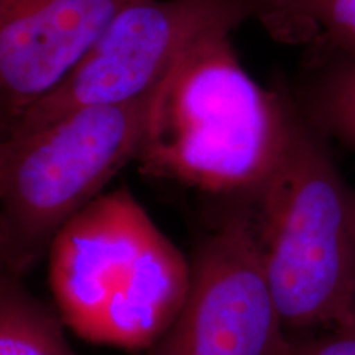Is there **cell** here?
Masks as SVG:
<instances>
[{
	"mask_svg": "<svg viewBox=\"0 0 355 355\" xmlns=\"http://www.w3.org/2000/svg\"><path fill=\"white\" fill-rule=\"evenodd\" d=\"M220 30L194 43L155 89L140 171L209 196L254 198L290 139L295 97L265 87Z\"/></svg>",
	"mask_w": 355,
	"mask_h": 355,
	"instance_id": "6da1fadb",
	"label": "cell"
},
{
	"mask_svg": "<svg viewBox=\"0 0 355 355\" xmlns=\"http://www.w3.org/2000/svg\"><path fill=\"white\" fill-rule=\"evenodd\" d=\"M48 282L64 327L92 344L145 352L186 298L191 260L128 188L102 193L58 230Z\"/></svg>",
	"mask_w": 355,
	"mask_h": 355,
	"instance_id": "7a4b0ae2",
	"label": "cell"
},
{
	"mask_svg": "<svg viewBox=\"0 0 355 355\" xmlns=\"http://www.w3.org/2000/svg\"><path fill=\"white\" fill-rule=\"evenodd\" d=\"M350 191L327 140L296 105L282 159L250 198L261 266L290 336L355 314Z\"/></svg>",
	"mask_w": 355,
	"mask_h": 355,
	"instance_id": "3957f363",
	"label": "cell"
},
{
	"mask_svg": "<svg viewBox=\"0 0 355 355\" xmlns=\"http://www.w3.org/2000/svg\"><path fill=\"white\" fill-rule=\"evenodd\" d=\"M155 89L135 101L87 105L0 135V217L21 275L46 255L71 217L137 162Z\"/></svg>",
	"mask_w": 355,
	"mask_h": 355,
	"instance_id": "277c9868",
	"label": "cell"
},
{
	"mask_svg": "<svg viewBox=\"0 0 355 355\" xmlns=\"http://www.w3.org/2000/svg\"><path fill=\"white\" fill-rule=\"evenodd\" d=\"M188 293L144 355H290L291 339L266 282L250 199L224 201L194 248Z\"/></svg>",
	"mask_w": 355,
	"mask_h": 355,
	"instance_id": "5b68a950",
	"label": "cell"
},
{
	"mask_svg": "<svg viewBox=\"0 0 355 355\" xmlns=\"http://www.w3.org/2000/svg\"><path fill=\"white\" fill-rule=\"evenodd\" d=\"M261 0H139L122 8L83 60L10 127H32L87 105L152 92L206 35L255 20ZM7 128V130H8ZM6 130V132H7Z\"/></svg>",
	"mask_w": 355,
	"mask_h": 355,
	"instance_id": "8992f818",
	"label": "cell"
},
{
	"mask_svg": "<svg viewBox=\"0 0 355 355\" xmlns=\"http://www.w3.org/2000/svg\"><path fill=\"white\" fill-rule=\"evenodd\" d=\"M139 0H0V135L76 68Z\"/></svg>",
	"mask_w": 355,
	"mask_h": 355,
	"instance_id": "52a82bcc",
	"label": "cell"
},
{
	"mask_svg": "<svg viewBox=\"0 0 355 355\" xmlns=\"http://www.w3.org/2000/svg\"><path fill=\"white\" fill-rule=\"evenodd\" d=\"M255 20L301 48L306 69L355 61V0H261Z\"/></svg>",
	"mask_w": 355,
	"mask_h": 355,
	"instance_id": "ba28073f",
	"label": "cell"
},
{
	"mask_svg": "<svg viewBox=\"0 0 355 355\" xmlns=\"http://www.w3.org/2000/svg\"><path fill=\"white\" fill-rule=\"evenodd\" d=\"M0 355H78L56 311L35 298L20 275L0 278Z\"/></svg>",
	"mask_w": 355,
	"mask_h": 355,
	"instance_id": "9c48e42d",
	"label": "cell"
},
{
	"mask_svg": "<svg viewBox=\"0 0 355 355\" xmlns=\"http://www.w3.org/2000/svg\"><path fill=\"white\" fill-rule=\"evenodd\" d=\"M306 71L304 86L295 97L301 114L324 139L355 153V61Z\"/></svg>",
	"mask_w": 355,
	"mask_h": 355,
	"instance_id": "30bf717a",
	"label": "cell"
},
{
	"mask_svg": "<svg viewBox=\"0 0 355 355\" xmlns=\"http://www.w3.org/2000/svg\"><path fill=\"white\" fill-rule=\"evenodd\" d=\"M290 355H355V314L321 329L290 336Z\"/></svg>",
	"mask_w": 355,
	"mask_h": 355,
	"instance_id": "8fae6325",
	"label": "cell"
},
{
	"mask_svg": "<svg viewBox=\"0 0 355 355\" xmlns=\"http://www.w3.org/2000/svg\"><path fill=\"white\" fill-rule=\"evenodd\" d=\"M7 275H20V277H24L15 266L10 241H8L7 230L3 227L2 217H0V278L7 277Z\"/></svg>",
	"mask_w": 355,
	"mask_h": 355,
	"instance_id": "7c38bea8",
	"label": "cell"
},
{
	"mask_svg": "<svg viewBox=\"0 0 355 355\" xmlns=\"http://www.w3.org/2000/svg\"><path fill=\"white\" fill-rule=\"evenodd\" d=\"M350 216H352V225H354V235H355V188L352 186L350 191Z\"/></svg>",
	"mask_w": 355,
	"mask_h": 355,
	"instance_id": "4fadbf2b",
	"label": "cell"
}]
</instances>
